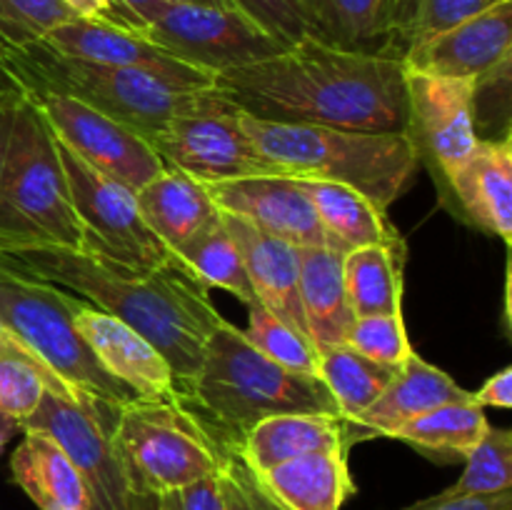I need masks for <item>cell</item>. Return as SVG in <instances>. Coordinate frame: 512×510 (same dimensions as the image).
<instances>
[{"mask_svg": "<svg viewBox=\"0 0 512 510\" xmlns=\"http://www.w3.org/2000/svg\"><path fill=\"white\" fill-rule=\"evenodd\" d=\"M213 90L268 123L405 133V65L305 38L278 55L215 75Z\"/></svg>", "mask_w": 512, "mask_h": 510, "instance_id": "cell-1", "label": "cell"}, {"mask_svg": "<svg viewBox=\"0 0 512 510\" xmlns=\"http://www.w3.org/2000/svg\"><path fill=\"white\" fill-rule=\"evenodd\" d=\"M0 268L83 295L85 303L138 330L168 360L180 395L198 375L210 333L223 318L180 258L145 273L93 250L33 248L0 253Z\"/></svg>", "mask_w": 512, "mask_h": 510, "instance_id": "cell-2", "label": "cell"}, {"mask_svg": "<svg viewBox=\"0 0 512 510\" xmlns=\"http://www.w3.org/2000/svg\"><path fill=\"white\" fill-rule=\"evenodd\" d=\"M180 405L200 420L220 448L230 450L270 415L323 413L340 418L333 395L318 378L273 363L225 318L210 333L203 365L180 395Z\"/></svg>", "mask_w": 512, "mask_h": 510, "instance_id": "cell-3", "label": "cell"}, {"mask_svg": "<svg viewBox=\"0 0 512 510\" xmlns=\"http://www.w3.org/2000/svg\"><path fill=\"white\" fill-rule=\"evenodd\" d=\"M243 128L280 175L348 185L385 213L408 190L420 165L405 133L268 123L245 113Z\"/></svg>", "mask_w": 512, "mask_h": 510, "instance_id": "cell-4", "label": "cell"}, {"mask_svg": "<svg viewBox=\"0 0 512 510\" xmlns=\"http://www.w3.org/2000/svg\"><path fill=\"white\" fill-rule=\"evenodd\" d=\"M33 248H83V230L53 130L28 95L15 113L0 173V253Z\"/></svg>", "mask_w": 512, "mask_h": 510, "instance_id": "cell-5", "label": "cell"}, {"mask_svg": "<svg viewBox=\"0 0 512 510\" xmlns=\"http://www.w3.org/2000/svg\"><path fill=\"white\" fill-rule=\"evenodd\" d=\"M3 53L28 95L53 93L80 100L98 113L133 128L135 133L148 138L150 145L175 115L183 113L198 98V93H203L178 88L148 70L68 58L48 48L43 40Z\"/></svg>", "mask_w": 512, "mask_h": 510, "instance_id": "cell-6", "label": "cell"}, {"mask_svg": "<svg viewBox=\"0 0 512 510\" xmlns=\"http://www.w3.org/2000/svg\"><path fill=\"white\" fill-rule=\"evenodd\" d=\"M78 300L58 285L0 268V328L38 355L83 403L115 413L138 395L98 363L78 333Z\"/></svg>", "mask_w": 512, "mask_h": 510, "instance_id": "cell-7", "label": "cell"}, {"mask_svg": "<svg viewBox=\"0 0 512 510\" xmlns=\"http://www.w3.org/2000/svg\"><path fill=\"white\" fill-rule=\"evenodd\" d=\"M110 438L130 493L165 495L213 478L225 450L173 400L135 398L120 405Z\"/></svg>", "mask_w": 512, "mask_h": 510, "instance_id": "cell-8", "label": "cell"}, {"mask_svg": "<svg viewBox=\"0 0 512 510\" xmlns=\"http://www.w3.org/2000/svg\"><path fill=\"white\" fill-rule=\"evenodd\" d=\"M153 148L165 165L203 185L280 175L245 133L243 113L213 88L198 93L183 113L175 115L153 140Z\"/></svg>", "mask_w": 512, "mask_h": 510, "instance_id": "cell-9", "label": "cell"}, {"mask_svg": "<svg viewBox=\"0 0 512 510\" xmlns=\"http://www.w3.org/2000/svg\"><path fill=\"white\" fill-rule=\"evenodd\" d=\"M55 148L68 180L75 218L83 230V250H93L145 273L163 268L175 258L145 225L133 190L90 168L58 138Z\"/></svg>", "mask_w": 512, "mask_h": 510, "instance_id": "cell-10", "label": "cell"}, {"mask_svg": "<svg viewBox=\"0 0 512 510\" xmlns=\"http://www.w3.org/2000/svg\"><path fill=\"white\" fill-rule=\"evenodd\" d=\"M143 35L180 63L213 78L285 50L238 10L210 5L168 3L153 23L145 25Z\"/></svg>", "mask_w": 512, "mask_h": 510, "instance_id": "cell-11", "label": "cell"}, {"mask_svg": "<svg viewBox=\"0 0 512 510\" xmlns=\"http://www.w3.org/2000/svg\"><path fill=\"white\" fill-rule=\"evenodd\" d=\"M405 93V135L443 195L450 175L470 158L480 140L475 123V83L405 70Z\"/></svg>", "mask_w": 512, "mask_h": 510, "instance_id": "cell-12", "label": "cell"}, {"mask_svg": "<svg viewBox=\"0 0 512 510\" xmlns=\"http://www.w3.org/2000/svg\"><path fill=\"white\" fill-rule=\"evenodd\" d=\"M115 413L45 390L38 408L20 420V430H38L60 445L88 488L93 510H128L130 485L115 455Z\"/></svg>", "mask_w": 512, "mask_h": 510, "instance_id": "cell-13", "label": "cell"}, {"mask_svg": "<svg viewBox=\"0 0 512 510\" xmlns=\"http://www.w3.org/2000/svg\"><path fill=\"white\" fill-rule=\"evenodd\" d=\"M30 98L35 100L60 143L68 145L90 168L133 193H138L165 168L148 138L90 105L53 93H33Z\"/></svg>", "mask_w": 512, "mask_h": 510, "instance_id": "cell-14", "label": "cell"}, {"mask_svg": "<svg viewBox=\"0 0 512 510\" xmlns=\"http://www.w3.org/2000/svg\"><path fill=\"white\" fill-rule=\"evenodd\" d=\"M205 190L220 213L245 220L260 233L273 235L298 248L328 245L318 210L298 178L250 175V178L210 183L205 185Z\"/></svg>", "mask_w": 512, "mask_h": 510, "instance_id": "cell-15", "label": "cell"}, {"mask_svg": "<svg viewBox=\"0 0 512 510\" xmlns=\"http://www.w3.org/2000/svg\"><path fill=\"white\" fill-rule=\"evenodd\" d=\"M48 48L68 58L85 60L98 65H120V68H140L160 75L183 90L213 88V75L180 63L170 53L148 40L143 30L123 28V25L103 23V20L73 18L58 25L43 38Z\"/></svg>", "mask_w": 512, "mask_h": 510, "instance_id": "cell-16", "label": "cell"}, {"mask_svg": "<svg viewBox=\"0 0 512 510\" xmlns=\"http://www.w3.org/2000/svg\"><path fill=\"white\" fill-rule=\"evenodd\" d=\"M512 60V0L493 5L475 18L413 45L405 53V70L438 78L483 80Z\"/></svg>", "mask_w": 512, "mask_h": 510, "instance_id": "cell-17", "label": "cell"}, {"mask_svg": "<svg viewBox=\"0 0 512 510\" xmlns=\"http://www.w3.org/2000/svg\"><path fill=\"white\" fill-rule=\"evenodd\" d=\"M75 328L93 350L98 363L138 398L180 403L178 380L168 360L138 330L93 308L85 300H78L75 308Z\"/></svg>", "mask_w": 512, "mask_h": 510, "instance_id": "cell-18", "label": "cell"}, {"mask_svg": "<svg viewBox=\"0 0 512 510\" xmlns=\"http://www.w3.org/2000/svg\"><path fill=\"white\" fill-rule=\"evenodd\" d=\"M455 218H463L483 233L512 238V138H480L470 158L450 175L440 195Z\"/></svg>", "mask_w": 512, "mask_h": 510, "instance_id": "cell-19", "label": "cell"}, {"mask_svg": "<svg viewBox=\"0 0 512 510\" xmlns=\"http://www.w3.org/2000/svg\"><path fill=\"white\" fill-rule=\"evenodd\" d=\"M468 398H473V393L460 388L453 375L413 353L403 368L395 370L380 398L353 423H345V430L353 445L373 438H390L408 420L445 403Z\"/></svg>", "mask_w": 512, "mask_h": 510, "instance_id": "cell-20", "label": "cell"}, {"mask_svg": "<svg viewBox=\"0 0 512 510\" xmlns=\"http://www.w3.org/2000/svg\"><path fill=\"white\" fill-rule=\"evenodd\" d=\"M225 228L243 253L250 285L263 308L310 340L300 300V248L273 235L260 233L245 220L220 213ZM313 343V340H310Z\"/></svg>", "mask_w": 512, "mask_h": 510, "instance_id": "cell-21", "label": "cell"}, {"mask_svg": "<svg viewBox=\"0 0 512 510\" xmlns=\"http://www.w3.org/2000/svg\"><path fill=\"white\" fill-rule=\"evenodd\" d=\"M135 203L145 225L173 255L220 218L205 185L170 165L135 193Z\"/></svg>", "mask_w": 512, "mask_h": 510, "instance_id": "cell-22", "label": "cell"}, {"mask_svg": "<svg viewBox=\"0 0 512 510\" xmlns=\"http://www.w3.org/2000/svg\"><path fill=\"white\" fill-rule=\"evenodd\" d=\"M343 445L353 448L343 418L323 413H283L255 423L240 440L235 453L250 470L265 473L288 460Z\"/></svg>", "mask_w": 512, "mask_h": 510, "instance_id": "cell-23", "label": "cell"}, {"mask_svg": "<svg viewBox=\"0 0 512 510\" xmlns=\"http://www.w3.org/2000/svg\"><path fill=\"white\" fill-rule=\"evenodd\" d=\"M348 455L350 448L343 445L288 460L265 473H253L285 510H340L358 490L350 475Z\"/></svg>", "mask_w": 512, "mask_h": 510, "instance_id": "cell-24", "label": "cell"}, {"mask_svg": "<svg viewBox=\"0 0 512 510\" xmlns=\"http://www.w3.org/2000/svg\"><path fill=\"white\" fill-rule=\"evenodd\" d=\"M343 250L328 245L300 248V300L315 350L348 343L355 323L343 278Z\"/></svg>", "mask_w": 512, "mask_h": 510, "instance_id": "cell-25", "label": "cell"}, {"mask_svg": "<svg viewBox=\"0 0 512 510\" xmlns=\"http://www.w3.org/2000/svg\"><path fill=\"white\" fill-rule=\"evenodd\" d=\"M308 35L330 48L393 55L395 0H300Z\"/></svg>", "mask_w": 512, "mask_h": 510, "instance_id": "cell-26", "label": "cell"}, {"mask_svg": "<svg viewBox=\"0 0 512 510\" xmlns=\"http://www.w3.org/2000/svg\"><path fill=\"white\" fill-rule=\"evenodd\" d=\"M13 483L40 510H93L83 478L53 438L25 430L10 458Z\"/></svg>", "mask_w": 512, "mask_h": 510, "instance_id": "cell-27", "label": "cell"}, {"mask_svg": "<svg viewBox=\"0 0 512 510\" xmlns=\"http://www.w3.org/2000/svg\"><path fill=\"white\" fill-rule=\"evenodd\" d=\"M300 183L318 210V220L328 235L330 248L350 253L365 245L403 243V235L390 223L388 213L358 190L325 180H300Z\"/></svg>", "mask_w": 512, "mask_h": 510, "instance_id": "cell-28", "label": "cell"}, {"mask_svg": "<svg viewBox=\"0 0 512 510\" xmlns=\"http://www.w3.org/2000/svg\"><path fill=\"white\" fill-rule=\"evenodd\" d=\"M408 245H365L343 255V278L355 318L403 310Z\"/></svg>", "mask_w": 512, "mask_h": 510, "instance_id": "cell-29", "label": "cell"}, {"mask_svg": "<svg viewBox=\"0 0 512 510\" xmlns=\"http://www.w3.org/2000/svg\"><path fill=\"white\" fill-rule=\"evenodd\" d=\"M485 408L473 398L445 403L400 425L390 438L410 445L435 463H458L470 455L488 430Z\"/></svg>", "mask_w": 512, "mask_h": 510, "instance_id": "cell-30", "label": "cell"}, {"mask_svg": "<svg viewBox=\"0 0 512 510\" xmlns=\"http://www.w3.org/2000/svg\"><path fill=\"white\" fill-rule=\"evenodd\" d=\"M393 373V368L365 358L348 343L333 345L318 353V380L333 395L345 423H353L380 398Z\"/></svg>", "mask_w": 512, "mask_h": 510, "instance_id": "cell-31", "label": "cell"}, {"mask_svg": "<svg viewBox=\"0 0 512 510\" xmlns=\"http://www.w3.org/2000/svg\"><path fill=\"white\" fill-rule=\"evenodd\" d=\"M45 390L83 403L38 355L30 353L10 333L0 335V410L25 420L38 408Z\"/></svg>", "mask_w": 512, "mask_h": 510, "instance_id": "cell-32", "label": "cell"}, {"mask_svg": "<svg viewBox=\"0 0 512 510\" xmlns=\"http://www.w3.org/2000/svg\"><path fill=\"white\" fill-rule=\"evenodd\" d=\"M175 258L183 260L190 268V273L205 285V288H223L230 295L248 305L258 303L250 285L248 270H245L243 253H240L238 243L233 235L225 228L223 218L210 223L203 233L195 235Z\"/></svg>", "mask_w": 512, "mask_h": 510, "instance_id": "cell-33", "label": "cell"}, {"mask_svg": "<svg viewBox=\"0 0 512 510\" xmlns=\"http://www.w3.org/2000/svg\"><path fill=\"white\" fill-rule=\"evenodd\" d=\"M503 0H395L393 55L405 58L413 45L435 38Z\"/></svg>", "mask_w": 512, "mask_h": 510, "instance_id": "cell-34", "label": "cell"}, {"mask_svg": "<svg viewBox=\"0 0 512 510\" xmlns=\"http://www.w3.org/2000/svg\"><path fill=\"white\" fill-rule=\"evenodd\" d=\"M463 475L443 493L448 495H495L512 490V433L488 425L480 443L463 460Z\"/></svg>", "mask_w": 512, "mask_h": 510, "instance_id": "cell-35", "label": "cell"}, {"mask_svg": "<svg viewBox=\"0 0 512 510\" xmlns=\"http://www.w3.org/2000/svg\"><path fill=\"white\" fill-rule=\"evenodd\" d=\"M243 333L273 363L295 370V373L318 378V350H315V345L260 303L248 305V330H243Z\"/></svg>", "mask_w": 512, "mask_h": 510, "instance_id": "cell-36", "label": "cell"}, {"mask_svg": "<svg viewBox=\"0 0 512 510\" xmlns=\"http://www.w3.org/2000/svg\"><path fill=\"white\" fill-rule=\"evenodd\" d=\"M73 18L63 0H0V48L40 43L50 30Z\"/></svg>", "mask_w": 512, "mask_h": 510, "instance_id": "cell-37", "label": "cell"}, {"mask_svg": "<svg viewBox=\"0 0 512 510\" xmlns=\"http://www.w3.org/2000/svg\"><path fill=\"white\" fill-rule=\"evenodd\" d=\"M348 345L363 353L365 358L385 365V368H403L405 360L415 353L405 330L403 310L383 315H365L355 318L350 328Z\"/></svg>", "mask_w": 512, "mask_h": 510, "instance_id": "cell-38", "label": "cell"}, {"mask_svg": "<svg viewBox=\"0 0 512 510\" xmlns=\"http://www.w3.org/2000/svg\"><path fill=\"white\" fill-rule=\"evenodd\" d=\"M230 5L285 48L310 38L300 0H230Z\"/></svg>", "mask_w": 512, "mask_h": 510, "instance_id": "cell-39", "label": "cell"}, {"mask_svg": "<svg viewBox=\"0 0 512 510\" xmlns=\"http://www.w3.org/2000/svg\"><path fill=\"white\" fill-rule=\"evenodd\" d=\"M225 510H285L235 450L225 448L218 470Z\"/></svg>", "mask_w": 512, "mask_h": 510, "instance_id": "cell-40", "label": "cell"}, {"mask_svg": "<svg viewBox=\"0 0 512 510\" xmlns=\"http://www.w3.org/2000/svg\"><path fill=\"white\" fill-rule=\"evenodd\" d=\"M160 510H225L218 475L198 480L188 488L158 495Z\"/></svg>", "mask_w": 512, "mask_h": 510, "instance_id": "cell-41", "label": "cell"}, {"mask_svg": "<svg viewBox=\"0 0 512 510\" xmlns=\"http://www.w3.org/2000/svg\"><path fill=\"white\" fill-rule=\"evenodd\" d=\"M403 510H512V490L495 495H448L438 493L418 500Z\"/></svg>", "mask_w": 512, "mask_h": 510, "instance_id": "cell-42", "label": "cell"}, {"mask_svg": "<svg viewBox=\"0 0 512 510\" xmlns=\"http://www.w3.org/2000/svg\"><path fill=\"white\" fill-rule=\"evenodd\" d=\"M75 18H88V20H103V23L123 25V28H138L133 18L123 10L118 0H63Z\"/></svg>", "mask_w": 512, "mask_h": 510, "instance_id": "cell-43", "label": "cell"}, {"mask_svg": "<svg viewBox=\"0 0 512 510\" xmlns=\"http://www.w3.org/2000/svg\"><path fill=\"white\" fill-rule=\"evenodd\" d=\"M473 400L480 408H512V368L498 370L483 383L478 393H473Z\"/></svg>", "mask_w": 512, "mask_h": 510, "instance_id": "cell-44", "label": "cell"}, {"mask_svg": "<svg viewBox=\"0 0 512 510\" xmlns=\"http://www.w3.org/2000/svg\"><path fill=\"white\" fill-rule=\"evenodd\" d=\"M28 98L23 83L15 78V73L10 70L8 60H5L3 48H0V108L10 103H20V100Z\"/></svg>", "mask_w": 512, "mask_h": 510, "instance_id": "cell-45", "label": "cell"}, {"mask_svg": "<svg viewBox=\"0 0 512 510\" xmlns=\"http://www.w3.org/2000/svg\"><path fill=\"white\" fill-rule=\"evenodd\" d=\"M118 3L123 5L125 13L138 23V28L143 30L145 25H150L160 13H163L168 0H118Z\"/></svg>", "mask_w": 512, "mask_h": 510, "instance_id": "cell-46", "label": "cell"}, {"mask_svg": "<svg viewBox=\"0 0 512 510\" xmlns=\"http://www.w3.org/2000/svg\"><path fill=\"white\" fill-rule=\"evenodd\" d=\"M20 103H23V100H20ZM20 103H10V105H3V108H0V173H3L5 153H8L10 133H13L15 113H18Z\"/></svg>", "mask_w": 512, "mask_h": 510, "instance_id": "cell-47", "label": "cell"}, {"mask_svg": "<svg viewBox=\"0 0 512 510\" xmlns=\"http://www.w3.org/2000/svg\"><path fill=\"white\" fill-rule=\"evenodd\" d=\"M18 430H20V420L5 413V410H0V455H3L5 445L10 443V438H13Z\"/></svg>", "mask_w": 512, "mask_h": 510, "instance_id": "cell-48", "label": "cell"}, {"mask_svg": "<svg viewBox=\"0 0 512 510\" xmlns=\"http://www.w3.org/2000/svg\"><path fill=\"white\" fill-rule=\"evenodd\" d=\"M128 510H160L158 495H150V493H130Z\"/></svg>", "mask_w": 512, "mask_h": 510, "instance_id": "cell-49", "label": "cell"}, {"mask_svg": "<svg viewBox=\"0 0 512 510\" xmlns=\"http://www.w3.org/2000/svg\"><path fill=\"white\" fill-rule=\"evenodd\" d=\"M168 3H185V5H210V8H233L230 0H168ZM235 10V8H233Z\"/></svg>", "mask_w": 512, "mask_h": 510, "instance_id": "cell-50", "label": "cell"}, {"mask_svg": "<svg viewBox=\"0 0 512 510\" xmlns=\"http://www.w3.org/2000/svg\"><path fill=\"white\" fill-rule=\"evenodd\" d=\"M3 333H5V330H3V328H0V335H3Z\"/></svg>", "mask_w": 512, "mask_h": 510, "instance_id": "cell-51", "label": "cell"}]
</instances>
